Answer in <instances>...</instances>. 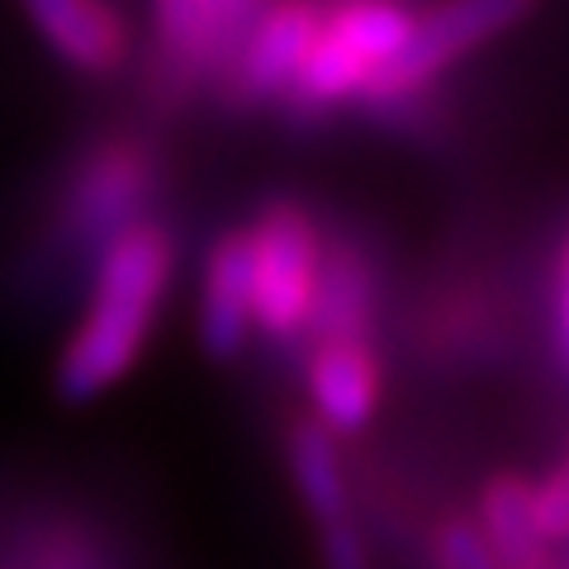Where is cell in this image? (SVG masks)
Returning <instances> with one entry per match:
<instances>
[{
    "instance_id": "6da1fadb",
    "label": "cell",
    "mask_w": 569,
    "mask_h": 569,
    "mask_svg": "<svg viewBox=\"0 0 569 569\" xmlns=\"http://www.w3.org/2000/svg\"><path fill=\"white\" fill-rule=\"evenodd\" d=\"M171 238L157 223H133L100 252L91 309L67 337L52 370L62 403H91L138 366L157 309L171 284Z\"/></svg>"
},
{
    "instance_id": "7a4b0ae2",
    "label": "cell",
    "mask_w": 569,
    "mask_h": 569,
    "mask_svg": "<svg viewBox=\"0 0 569 569\" xmlns=\"http://www.w3.org/2000/svg\"><path fill=\"white\" fill-rule=\"evenodd\" d=\"M413 14L395 0H351V6L332 10L318 24L313 52L305 62V77L290 91L295 114H328L342 100H361L366 86L376 81L399 58V48L413 33Z\"/></svg>"
},
{
    "instance_id": "3957f363",
    "label": "cell",
    "mask_w": 569,
    "mask_h": 569,
    "mask_svg": "<svg viewBox=\"0 0 569 569\" xmlns=\"http://www.w3.org/2000/svg\"><path fill=\"white\" fill-rule=\"evenodd\" d=\"M247 238V276H252V328L271 342H295L309 332L323 242L313 219L299 204L280 200L252 223Z\"/></svg>"
},
{
    "instance_id": "277c9868",
    "label": "cell",
    "mask_w": 569,
    "mask_h": 569,
    "mask_svg": "<svg viewBox=\"0 0 569 569\" xmlns=\"http://www.w3.org/2000/svg\"><path fill=\"white\" fill-rule=\"evenodd\" d=\"M531 10H537V0H447L413 24L399 58L366 86L361 104L366 110H408L451 62L470 58L475 48L522 24Z\"/></svg>"
},
{
    "instance_id": "5b68a950",
    "label": "cell",
    "mask_w": 569,
    "mask_h": 569,
    "mask_svg": "<svg viewBox=\"0 0 569 569\" xmlns=\"http://www.w3.org/2000/svg\"><path fill=\"white\" fill-rule=\"evenodd\" d=\"M148 190H152L148 152L129 148V142L100 148L96 157H86L77 181H71L58 228L71 242H100L104 252L123 228H133V213L148 200Z\"/></svg>"
},
{
    "instance_id": "8992f818",
    "label": "cell",
    "mask_w": 569,
    "mask_h": 569,
    "mask_svg": "<svg viewBox=\"0 0 569 569\" xmlns=\"http://www.w3.org/2000/svg\"><path fill=\"white\" fill-rule=\"evenodd\" d=\"M318 10H309L305 0H284V6L266 10L261 20L247 29V39L238 48V100L261 104V100H280L290 96L299 77H305V62L318 39Z\"/></svg>"
},
{
    "instance_id": "52a82bcc",
    "label": "cell",
    "mask_w": 569,
    "mask_h": 569,
    "mask_svg": "<svg viewBox=\"0 0 569 569\" xmlns=\"http://www.w3.org/2000/svg\"><path fill=\"white\" fill-rule=\"evenodd\" d=\"M39 39L58 52L71 71L110 77L129 52V29L104 0H20Z\"/></svg>"
},
{
    "instance_id": "ba28073f",
    "label": "cell",
    "mask_w": 569,
    "mask_h": 569,
    "mask_svg": "<svg viewBox=\"0 0 569 569\" xmlns=\"http://www.w3.org/2000/svg\"><path fill=\"white\" fill-rule=\"evenodd\" d=\"M309 395L328 432H361L380 403V361L370 342H318L309 356Z\"/></svg>"
},
{
    "instance_id": "9c48e42d",
    "label": "cell",
    "mask_w": 569,
    "mask_h": 569,
    "mask_svg": "<svg viewBox=\"0 0 569 569\" xmlns=\"http://www.w3.org/2000/svg\"><path fill=\"white\" fill-rule=\"evenodd\" d=\"M252 337V276H247V238L223 233L209 247L200 290V342L213 361L238 356Z\"/></svg>"
},
{
    "instance_id": "30bf717a",
    "label": "cell",
    "mask_w": 569,
    "mask_h": 569,
    "mask_svg": "<svg viewBox=\"0 0 569 569\" xmlns=\"http://www.w3.org/2000/svg\"><path fill=\"white\" fill-rule=\"evenodd\" d=\"M370 323H376V266L361 247L332 242L318 271L309 332L318 342H366Z\"/></svg>"
},
{
    "instance_id": "8fae6325",
    "label": "cell",
    "mask_w": 569,
    "mask_h": 569,
    "mask_svg": "<svg viewBox=\"0 0 569 569\" xmlns=\"http://www.w3.org/2000/svg\"><path fill=\"white\" fill-rule=\"evenodd\" d=\"M284 460H290V479L305 512L318 527L347 522L351 518V493H347V470L337 456V437L323 422L299 418L284 437Z\"/></svg>"
},
{
    "instance_id": "7c38bea8",
    "label": "cell",
    "mask_w": 569,
    "mask_h": 569,
    "mask_svg": "<svg viewBox=\"0 0 569 569\" xmlns=\"http://www.w3.org/2000/svg\"><path fill=\"white\" fill-rule=\"evenodd\" d=\"M479 537L503 569H541V537L531 518V485L518 475H493L479 498Z\"/></svg>"
},
{
    "instance_id": "4fadbf2b",
    "label": "cell",
    "mask_w": 569,
    "mask_h": 569,
    "mask_svg": "<svg viewBox=\"0 0 569 569\" xmlns=\"http://www.w3.org/2000/svg\"><path fill=\"white\" fill-rule=\"evenodd\" d=\"M157 39L181 77H209L213 67L233 58L238 33L204 0H157Z\"/></svg>"
},
{
    "instance_id": "5bb4252c",
    "label": "cell",
    "mask_w": 569,
    "mask_h": 569,
    "mask_svg": "<svg viewBox=\"0 0 569 569\" xmlns=\"http://www.w3.org/2000/svg\"><path fill=\"white\" fill-rule=\"evenodd\" d=\"M531 518H537L541 546H565L569 541V470L531 485Z\"/></svg>"
},
{
    "instance_id": "9a60e30c",
    "label": "cell",
    "mask_w": 569,
    "mask_h": 569,
    "mask_svg": "<svg viewBox=\"0 0 569 569\" xmlns=\"http://www.w3.org/2000/svg\"><path fill=\"white\" fill-rule=\"evenodd\" d=\"M437 569H503L493 560V550L479 537V527L456 518L437 531Z\"/></svg>"
},
{
    "instance_id": "2e32d148",
    "label": "cell",
    "mask_w": 569,
    "mask_h": 569,
    "mask_svg": "<svg viewBox=\"0 0 569 569\" xmlns=\"http://www.w3.org/2000/svg\"><path fill=\"white\" fill-rule=\"evenodd\" d=\"M318 556H323V569H370V550L356 518L318 527Z\"/></svg>"
},
{
    "instance_id": "e0dca14e",
    "label": "cell",
    "mask_w": 569,
    "mask_h": 569,
    "mask_svg": "<svg viewBox=\"0 0 569 569\" xmlns=\"http://www.w3.org/2000/svg\"><path fill=\"white\" fill-rule=\"evenodd\" d=\"M204 6L219 14V20L233 29V33H242L247 29V20H252V10H257V0H204Z\"/></svg>"
},
{
    "instance_id": "ac0fdd59",
    "label": "cell",
    "mask_w": 569,
    "mask_h": 569,
    "mask_svg": "<svg viewBox=\"0 0 569 569\" xmlns=\"http://www.w3.org/2000/svg\"><path fill=\"white\" fill-rule=\"evenodd\" d=\"M560 318H565V342H569V266H565V299H560Z\"/></svg>"
},
{
    "instance_id": "d6986e66",
    "label": "cell",
    "mask_w": 569,
    "mask_h": 569,
    "mask_svg": "<svg viewBox=\"0 0 569 569\" xmlns=\"http://www.w3.org/2000/svg\"><path fill=\"white\" fill-rule=\"evenodd\" d=\"M565 569H569V565H565Z\"/></svg>"
}]
</instances>
